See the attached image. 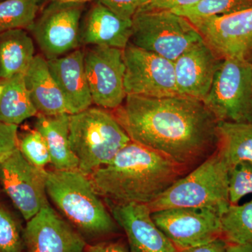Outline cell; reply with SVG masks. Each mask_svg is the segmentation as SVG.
Masks as SVG:
<instances>
[{"mask_svg":"<svg viewBox=\"0 0 252 252\" xmlns=\"http://www.w3.org/2000/svg\"><path fill=\"white\" fill-rule=\"evenodd\" d=\"M26 252H84L86 240L50 205L28 220L23 230Z\"/></svg>","mask_w":252,"mask_h":252,"instance_id":"5bb4252c","label":"cell"},{"mask_svg":"<svg viewBox=\"0 0 252 252\" xmlns=\"http://www.w3.org/2000/svg\"><path fill=\"white\" fill-rule=\"evenodd\" d=\"M221 61L203 40L181 55L174 62L180 95L203 101L211 89Z\"/></svg>","mask_w":252,"mask_h":252,"instance_id":"2e32d148","label":"cell"},{"mask_svg":"<svg viewBox=\"0 0 252 252\" xmlns=\"http://www.w3.org/2000/svg\"><path fill=\"white\" fill-rule=\"evenodd\" d=\"M0 97V122L11 125L21 123L38 114L28 92L25 74H19L3 81Z\"/></svg>","mask_w":252,"mask_h":252,"instance_id":"603a6c76","label":"cell"},{"mask_svg":"<svg viewBox=\"0 0 252 252\" xmlns=\"http://www.w3.org/2000/svg\"><path fill=\"white\" fill-rule=\"evenodd\" d=\"M230 204H238L245 195L252 193V162H243L228 172Z\"/></svg>","mask_w":252,"mask_h":252,"instance_id":"f1b7e54d","label":"cell"},{"mask_svg":"<svg viewBox=\"0 0 252 252\" xmlns=\"http://www.w3.org/2000/svg\"><path fill=\"white\" fill-rule=\"evenodd\" d=\"M119 17L132 20L141 8L151 0H96Z\"/></svg>","mask_w":252,"mask_h":252,"instance_id":"f546056e","label":"cell"},{"mask_svg":"<svg viewBox=\"0 0 252 252\" xmlns=\"http://www.w3.org/2000/svg\"><path fill=\"white\" fill-rule=\"evenodd\" d=\"M47 62L64 97L67 114H78L91 107L94 102L84 66V51L74 50Z\"/></svg>","mask_w":252,"mask_h":252,"instance_id":"e0dca14e","label":"cell"},{"mask_svg":"<svg viewBox=\"0 0 252 252\" xmlns=\"http://www.w3.org/2000/svg\"><path fill=\"white\" fill-rule=\"evenodd\" d=\"M18 149L23 157L34 166L44 169L46 165L51 163L47 144L36 129L28 131L21 140H18Z\"/></svg>","mask_w":252,"mask_h":252,"instance_id":"4316f807","label":"cell"},{"mask_svg":"<svg viewBox=\"0 0 252 252\" xmlns=\"http://www.w3.org/2000/svg\"><path fill=\"white\" fill-rule=\"evenodd\" d=\"M252 8V0H200L193 6L172 12L187 19L233 14Z\"/></svg>","mask_w":252,"mask_h":252,"instance_id":"484cf974","label":"cell"},{"mask_svg":"<svg viewBox=\"0 0 252 252\" xmlns=\"http://www.w3.org/2000/svg\"><path fill=\"white\" fill-rule=\"evenodd\" d=\"M220 230L227 243L252 246V199L242 205L230 204L222 214Z\"/></svg>","mask_w":252,"mask_h":252,"instance_id":"cb8c5ba5","label":"cell"},{"mask_svg":"<svg viewBox=\"0 0 252 252\" xmlns=\"http://www.w3.org/2000/svg\"><path fill=\"white\" fill-rule=\"evenodd\" d=\"M114 117L131 141L193 170L216 152L218 121L200 99L127 95Z\"/></svg>","mask_w":252,"mask_h":252,"instance_id":"6da1fadb","label":"cell"},{"mask_svg":"<svg viewBox=\"0 0 252 252\" xmlns=\"http://www.w3.org/2000/svg\"><path fill=\"white\" fill-rule=\"evenodd\" d=\"M132 20L119 17L96 1L81 19L80 44L124 50L130 42Z\"/></svg>","mask_w":252,"mask_h":252,"instance_id":"ac0fdd59","label":"cell"},{"mask_svg":"<svg viewBox=\"0 0 252 252\" xmlns=\"http://www.w3.org/2000/svg\"><path fill=\"white\" fill-rule=\"evenodd\" d=\"M84 66L93 102L103 109L120 107L126 97L123 50L91 46L84 51Z\"/></svg>","mask_w":252,"mask_h":252,"instance_id":"4fadbf2b","label":"cell"},{"mask_svg":"<svg viewBox=\"0 0 252 252\" xmlns=\"http://www.w3.org/2000/svg\"><path fill=\"white\" fill-rule=\"evenodd\" d=\"M34 56V43L26 30L0 34V79L5 81L25 74Z\"/></svg>","mask_w":252,"mask_h":252,"instance_id":"44dd1931","label":"cell"},{"mask_svg":"<svg viewBox=\"0 0 252 252\" xmlns=\"http://www.w3.org/2000/svg\"><path fill=\"white\" fill-rule=\"evenodd\" d=\"M44 1L48 3L58 1V2L85 3L86 4L89 1H94V0H44Z\"/></svg>","mask_w":252,"mask_h":252,"instance_id":"d590c367","label":"cell"},{"mask_svg":"<svg viewBox=\"0 0 252 252\" xmlns=\"http://www.w3.org/2000/svg\"><path fill=\"white\" fill-rule=\"evenodd\" d=\"M217 150L229 170L243 162H252V124L219 122Z\"/></svg>","mask_w":252,"mask_h":252,"instance_id":"7402d4cb","label":"cell"},{"mask_svg":"<svg viewBox=\"0 0 252 252\" xmlns=\"http://www.w3.org/2000/svg\"><path fill=\"white\" fill-rule=\"evenodd\" d=\"M123 53L126 96L156 98L181 96L176 84L173 62L130 42Z\"/></svg>","mask_w":252,"mask_h":252,"instance_id":"ba28073f","label":"cell"},{"mask_svg":"<svg viewBox=\"0 0 252 252\" xmlns=\"http://www.w3.org/2000/svg\"><path fill=\"white\" fill-rule=\"evenodd\" d=\"M203 102L218 122L252 124V63L222 60Z\"/></svg>","mask_w":252,"mask_h":252,"instance_id":"52a82bcc","label":"cell"},{"mask_svg":"<svg viewBox=\"0 0 252 252\" xmlns=\"http://www.w3.org/2000/svg\"><path fill=\"white\" fill-rule=\"evenodd\" d=\"M18 149V126L0 122V162Z\"/></svg>","mask_w":252,"mask_h":252,"instance_id":"4dcf8cb0","label":"cell"},{"mask_svg":"<svg viewBox=\"0 0 252 252\" xmlns=\"http://www.w3.org/2000/svg\"><path fill=\"white\" fill-rule=\"evenodd\" d=\"M25 81L32 102L39 114H67L64 97L50 72L45 58L39 55L34 56L25 73Z\"/></svg>","mask_w":252,"mask_h":252,"instance_id":"d6986e66","label":"cell"},{"mask_svg":"<svg viewBox=\"0 0 252 252\" xmlns=\"http://www.w3.org/2000/svg\"><path fill=\"white\" fill-rule=\"evenodd\" d=\"M46 193L85 240L117 233L119 227L89 176L79 170L46 171Z\"/></svg>","mask_w":252,"mask_h":252,"instance_id":"3957f363","label":"cell"},{"mask_svg":"<svg viewBox=\"0 0 252 252\" xmlns=\"http://www.w3.org/2000/svg\"><path fill=\"white\" fill-rule=\"evenodd\" d=\"M188 20L220 59L252 63V8L233 14Z\"/></svg>","mask_w":252,"mask_h":252,"instance_id":"30bf717a","label":"cell"},{"mask_svg":"<svg viewBox=\"0 0 252 252\" xmlns=\"http://www.w3.org/2000/svg\"><path fill=\"white\" fill-rule=\"evenodd\" d=\"M4 1V0H0V1Z\"/></svg>","mask_w":252,"mask_h":252,"instance_id":"74e56055","label":"cell"},{"mask_svg":"<svg viewBox=\"0 0 252 252\" xmlns=\"http://www.w3.org/2000/svg\"><path fill=\"white\" fill-rule=\"evenodd\" d=\"M69 140L78 170L87 176L107 165L131 141L113 113L99 107L69 116Z\"/></svg>","mask_w":252,"mask_h":252,"instance_id":"277c9868","label":"cell"},{"mask_svg":"<svg viewBox=\"0 0 252 252\" xmlns=\"http://www.w3.org/2000/svg\"><path fill=\"white\" fill-rule=\"evenodd\" d=\"M23 230L17 220L0 205V252H23Z\"/></svg>","mask_w":252,"mask_h":252,"instance_id":"83f0119b","label":"cell"},{"mask_svg":"<svg viewBox=\"0 0 252 252\" xmlns=\"http://www.w3.org/2000/svg\"><path fill=\"white\" fill-rule=\"evenodd\" d=\"M218 210L201 207H180L152 212L157 226L179 251L221 238Z\"/></svg>","mask_w":252,"mask_h":252,"instance_id":"7c38bea8","label":"cell"},{"mask_svg":"<svg viewBox=\"0 0 252 252\" xmlns=\"http://www.w3.org/2000/svg\"><path fill=\"white\" fill-rule=\"evenodd\" d=\"M41 0L0 1V34L12 30L31 29L40 7Z\"/></svg>","mask_w":252,"mask_h":252,"instance_id":"d4e9b609","label":"cell"},{"mask_svg":"<svg viewBox=\"0 0 252 252\" xmlns=\"http://www.w3.org/2000/svg\"><path fill=\"white\" fill-rule=\"evenodd\" d=\"M3 89H4V86L3 84H0V97H1V94H2Z\"/></svg>","mask_w":252,"mask_h":252,"instance_id":"8d00e7d4","label":"cell"},{"mask_svg":"<svg viewBox=\"0 0 252 252\" xmlns=\"http://www.w3.org/2000/svg\"><path fill=\"white\" fill-rule=\"evenodd\" d=\"M227 245L228 243L220 238L198 246L183 249L180 252H226Z\"/></svg>","mask_w":252,"mask_h":252,"instance_id":"836d02e7","label":"cell"},{"mask_svg":"<svg viewBox=\"0 0 252 252\" xmlns=\"http://www.w3.org/2000/svg\"><path fill=\"white\" fill-rule=\"evenodd\" d=\"M200 0H151L139 11H175L176 9L189 7ZM138 11V12H139Z\"/></svg>","mask_w":252,"mask_h":252,"instance_id":"1f68e13d","label":"cell"},{"mask_svg":"<svg viewBox=\"0 0 252 252\" xmlns=\"http://www.w3.org/2000/svg\"><path fill=\"white\" fill-rule=\"evenodd\" d=\"M69 114L36 115L34 127L44 137L51 157V164L56 170H78L79 161L69 144Z\"/></svg>","mask_w":252,"mask_h":252,"instance_id":"ffe728a7","label":"cell"},{"mask_svg":"<svg viewBox=\"0 0 252 252\" xmlns=\"http://www.w3.org/2000/svg\"><path fill=\"white\" fill-rule=\"evenodd\" d=\"M187 172L166 157L130 141L89 177L107 202L149 205Z\"/></svg>","mask_w":252,"mask_h":252,"instance_id":"7a4b0ae2","label":"cell"},{"mask_svg":"<svg viewBox=\"0 0 252 252\" xmlns=\"http://www.w3.org/2000/svg\"><path fill=\"white\" fill-rule=\"evenodd\" d=\"M107 203L113 218L125 232L130 252H180L156 224L148 205Z\"/></svg>","mask_w":252,"mask_h":252,"instance_id":"9a60e30c","label":"cell"},{"mask_svg":"<svg viewBox=\"0 0 252 252\" xmlns=\"http://www.w3.org/2000/svg\"><path fill=\"white\" fill-rule=\"evenodd\" d=\"M85 3L49 2L30 31L46 60L77 49Z\"/></svg>","mask_w":252,"mask_h":252,"instance_id":"9c48e42d","label":"cell"},{"mask_svg":"<svg viewBox=\"0 0 252 252\" xmlns=\"http://www.w3.org/2000/svg\"><path fill=\"white\" fill-rule=\"evenodd\" d=\"M226 252H252V246L228 244Z\"/></svg>","mask_w":252,"mask_h":252,"instance_id":"e575fe53","label":"cell"},{"mask_svg":"<svg viewBox=\"0 0 252 252\" xmlns=\"http://www.w3.org/2000/svg\"><path fill=\"white\" fill-rule=\"evenodd\" d=\"M229 166L217 150L149 204L152 212L180 207H201L222 214L230 204Z\"/></svg>","mask_w":252,"mask_h":252,"instance_id":"5b68a950","label":"cell"},{"mask_svg":"<svg viewBox=\"0 0 252 252\" xmlns=\"http://www.w3.org/2000/svg\"><path fill=\"white\" fill-rule=\"evenodd\" d=\"M84 252H130L127 244L122 241L99 242L87 245Z\"/></svg>","mask_w":252,"mask_h":252,"instance_id":"d6a6232c","label":"cell"},{"mask_svg":"<svg viewBox=\"0 0 252 252\" xmlns=\"http://www.w3.org/2000/svg\"><path fill=\"white\" fill-rule=\"evenodd\" d=\"M132 21L130 43L173 63L203 40L187 18L170 11H139Z\"/></svg>","mask_w":252,"mask_h":252,"instance_id":"8992f818","label":"cell"},{"mask_svg":"<svg viewBox=\"0 0 252 252\" xmlns=\"http://www.w3.org/2000/svg\"><path fill=\"white\" fill-rule=\"evenodd\" d=\"M46 170L28 161L19 149L0 162V183L25 220L49 205Z\"/></svg>","mask_w":252,"mask_h":252,"instance_id":"8fae6325","label":"cell"}]
</instances>
